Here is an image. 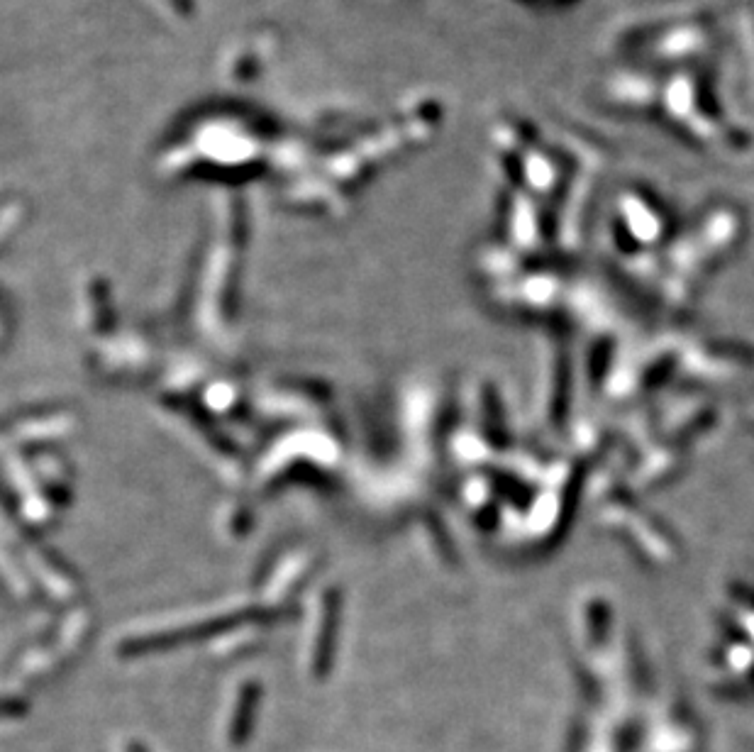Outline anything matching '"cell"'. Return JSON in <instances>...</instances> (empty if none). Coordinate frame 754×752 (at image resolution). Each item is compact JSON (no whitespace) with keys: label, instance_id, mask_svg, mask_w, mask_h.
<instances>
[{"label":"cell","instance_id":"6da1fadb","mask_svg":"<svg viewBox=\"0 0 754 752\" xmlns=\"http://www.w3.org/2000/svg\"><path fill=\"white\" fill-rule=\"evenodd\" d=\"M257 706H259V689L252 684V687H245L240 701H237L235 718H232V723H230L232 745H245L249 740V735H252V728H254V716H257Z\"/></svg>","mask_w":754,"mask_h":752},{"label":"cell","instance_id":"7a4b0ae2","mask_svg":"<svg viewBox=\"0 0 754 752\" xmlns=\"http://www.w3.org/2000/svg\"><path fill=\"white\" fill-rule=\"evenodd\" d=\"M25 706L20 701H0V716H20Z\"/></svg>","mask_w":754,"mask_h":752},{"label":"cell","instance_id":"3957f363","mask_svg":"<svg viewBox=\"0 0 754 752\" xmlns=\"http://www.w3.org/2000/svg\"><path fill=\"white\" fill-rule=\"evenodd\" d=\"M127 752H149V750L140 743H130V745H127Z\"/></svg>","mask_w":754,"mask_h":752}]
</instances>
